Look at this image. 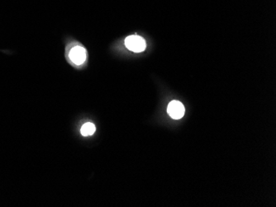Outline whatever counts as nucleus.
<instances>
[{"instance_id":"obj_1","label":"nucleus","mask_w":276,"mask_h":207,"mask_svg":"<svg viewBox=\"0 0 276 207\" xmlns=\"http://www.w3.org/2000/svg\"><path fill=\"white\" fill-rule=\"evenodd\" d=\"M125 45H126V48L136 53L142 52L147 48L146 41L142 38V36H137V35L127 36L125 40Z\"/></svg>"},{"instance_id":"obj_2","label":"nucleus","mask_w":276,"mask_h":207,"mask_svg":"<svg viewBox=\"0 0 276 207\" xmlns=\"http://www.w3.org/2000/svg\"><path fill=\"white\" fill-rule=\"evenodd\" d=\"M69 57L74 64L76 65H81L86 60L87 52L86 49L82 46H76L70 50Z\"/></svg>"},{"instance_id":"obj_3","label":"nucleus","mask_w":276,"mask_h":207,"mask_svg":"<svg viewBox=\"0 0 276 207\" xmlns=\"http://www.w3.org/2000/svg\"><path fill=\"white\" fill-rule=\"evenodd\" d=\"M167 112L169 115L171 116V118H173L175 120H179L183 118L184 113H185V109L181 102L175 100L169 103Z\"/></svg>"},{"instance_id":"obj_4","label":"nucleus","mask_w":276,"mask_h":207,"mask_svg":"<svg viewBox=\"0 0 276 207\" xmlns=\"http://www.w3.org/2000/svg\"><path fill=\"white\" fill-rule=\"evenodd\" d=\"M95 131V125H93V123L88 122L83 125L81 130H80V132H81L82 136H89L93 135Z\"/></svg>"}]
</instances>
